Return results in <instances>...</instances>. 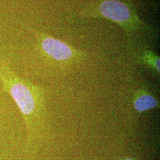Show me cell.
<instances>
[{
  "instance_id": "cell-1",
  "label": "cell",
  "mask_w": 160,
  "mask_h": 160,
  "mask_svg": "<svg viewBox=\"0 0 160 160\" xmlns=\"http://www.w3.org/2000/svg\"><path fill=\"white\" fill-rule=\"evenodd\" d=\"M0 80L4 90L17 104L29 128L40 109L39 90L4 64L0 65Z\"/></svg>"
},
{
  "instance_id": "cell-2",
  "label": "cell",
  "mask_w": 160,
  "mask_h": 160,
  "mask_svg": "<svg viewBox=\"0 0 160 160\" xmlns=\"http://www.w3.org/2000/svg\"><path fill=\"white\" fill-rule=\"evenodd\" d=\"M80 14L82 17L108 18L128 30H134L142 24L131 8L119 0H103L89 6Z\"/></svg>"
},
{
  "instance_id": "cell-3",
  "label": "cell",
  "mask_w": 160,
  "mask_h": 160,
  "mask_svg": "<svg viewBox=\"0 0 160 160\" xmlns=\"http://www.w3.org/2000/svg\"><path fill=\"white\" fill-rule=\"evenodd\" d=\"M38 34L41 48L48 57L62 61L70 59L73 55L72 49L62 41L46 34Z\"/></svg>"
},
{
  "instance_id": "cell-4",
  "label": "cell",
  "mask_w": 160,
  "mask_h": 160,
  "mask_svg": "<svg viewBox=\"0 0 160 160\" xmlns=\"http://www.w3.org/2000/svg\"><path fill=\"white\" fill-rule=\"evenodd\" d=\"M158 105L154 97L148 94H143L138 97L134 102L135 109L139 112H142L154 109Z\"/></svg>"
},
{
  "instance_id": "cell-5",
  "label": "cell",
  "mask_w": 160,
  "mask_h": 160,
  "mask_svg": "<svg viewBox=\"0 0 160 160\" xmlns=\"http://www.w3.org/2000/svg\"><path fill=\"white\" fill-rule=\"evenodd\" d=\"M146 59L152 66H153L155 68L158 72L160 71V58L155 56L154 53L151 52H148L146 54Z\"/></svg>"
},
{
  "instance_id": "cell-6",
  "label": "cell",
  "mask_w": 160,
  "mask_h": 160,
  "mask_svg": "<svg viewBox=\"0 0 160 160\" xmlns=\"http://www.w3.org/2000/svg\"><path fill=\"white\" fill-rule=\"evenodd\" d=\"M125 160H133V159H132V158H126Z\"/></svg>"
}]
</instances>
